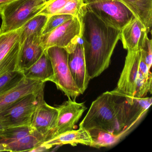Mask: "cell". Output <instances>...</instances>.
<instances>
[{
    "mask_svg": "<svg viewBox=\"0 0 152 152\" xmlns=\"http://www.w3.org/2000/svg\"><path fill=\"white\" fill-rule=\"evenodd\" d=\"M53 66V82L69 98L75 99L81 92L75 83L68 64V51L64 48L52 47L46 50Z\"/></svg>",
    "mask_w": 152,
    "mask_h": 152,
    "instance_id": "6",
    "label": "cell"
},
{
    "mask_svg": "<svg viewBox=\"0 0 152 152\" xmlns=\"http://www.w3.org/2000/svg\"><path fill=\"white\" fill-rule=\"evenodd\" d=\"M23 72L14 70L7 72L0 76V95L16 86L24 78Z\"/></svg>",
    "mask_w": 152,
    "mask_h": 152,
    "instance_id": "23",
    "label": "cell"
},
{
    "mask_svg": "<svg viewBox=\"0 0 152 152\" xmlns=\"http://www.w3.org/2000/svg\"><path fill=\"white\" fill-rule=\"evenodd\" d=\"M82 29V19L73 17L50 32L42 35V46L44 50L55 46L67 48L81 37Z\"/></svg>",
    "mask_w": 152,
    "mask_h": 152,
    "instance_id": "9",
    "label": "cell"
},
{
    "mask_svg": "<svg viewBox=\"0 0 152 152\" xmlns=\"http://www.w3.org/2000/svg\"><path fill=\"white\" fill-rule=\"evenodd\" d=\"M57 107L58 115L56 125L50 137L73 130L75 124L87 109L84 103H77L75 99L70 98Z\"/></svg>",
    "mask_w": 152,
    "mask_h": 152,
    "instance_id": "12",
    "label": "cell"
},
{
    "mask_svg": "<svg viewBox=\"0 0 152 152\" xmlns=\"http://www.w3.org/2000/svg\"><path fill=\"white\" fill-rule=\"evenodd\" d=\"M21 28L0 33V76L9 71L17 70L21 49Z\"/></svg>",
    "mask_w": 152,
    "mask_h": 152,
    "instance_id": "10",
    "label": "cell"
},
{
    "mask_svg": "<svg viewBox=\"0 0 152 152\" xmlns=\"http://www.w3.org/2000/svg\"><path fill=\"white\" fill-rule=\"evenodd\" d=\"M66 49L68 51V64L70 72L75 85L83 94L88 88L90 79L86 69L82 36Z\"/></svg>",
    "mask_w": 152,
    "mask_h": 152,
    "instance_id": "11",
    "label": "cell"
},
{
    "mask_svg": "<svg viewBox=\"0 0 152 152\" xmlns=\"http://www.w3.org/2000/svg\"><path fill=\"white\" fill-rule=\"evenodd\" d=\"M152 40L147 36L145 38L143 46L140 49L141 57L145 62L148 69L151 71L152 64Z\"/></svg>",
    "mask_w": 152,
    "mask_h": 152,
    "instance_id": "27",
    "label": "cell"
},
{
    "mask_svg": "<svg viewBox=\"0 0 152 152\" xmlns=\"http://www.w3.org/2000/svg\"><path fill=\"white\" fill-rule=\"evenodd\" d=\"M121 39L124 48L128 51H136L143 46L149 32L146 27L135 17L121 29Z\"/></svg>",
    "mask_w": 152,
    "mask_h": 152,
    "instance_id": "16",
    "label": "cell"
},
{
    "mask_svg": "<svg viewBox=\"0 0 152 152\" xmlns=\"http://www.w3.org/2000/svg\"><path fill=\"white\" fill-rule=\"evenodd\" d=\"M83 51L90 80L99 76L110 64L121 30L108 24L87 10L82 19Z\"/></svg>",
    "mask_w": 152,
    "mask_h": 152,
    "instance_id": "1",
    "label": "cell"
},
{
    "mask_svg": "<svg viewBox=\"0 0 152 152\" xmlns=\"http://www.w3.org/2000/svg\"><path fill=\"white\" fill-rule=\"evenodd\" d=\"M87 10L115 28L121 29L133 14L119 0H84Z\"/></svg>",
    "mask_w": 152,
    "mask_h": 152,
    "instance_id": "8",
    "label": "cell"
},
{
    "mask_svg": "<svg viewBox=\"0 0 152 152\" xmlns=\"http://www.w3.org/2000/svg\"><path fill=\"white\" fill-rule=\"evenodd\" d=\"M87 11L84 0H70L58 14H66L82 19Z\"/></svg>",
    "mask_w": 152,
    "mask_h": 152,
    "instance_id": "24",
    "label": "cell"
},
{
    "mask_svg": "<svg viewBox=\"0 0 152 152\" xmlns=\"http://www.w3.org/2000/svg\"><path fill=\"white\" fill-rule=\"evenodd\" d=\"M73 17L66 14H55L48 18L47 23L42 33L44 35L52 31L54 29L73 18Z\"/></svg>",
    "mask_w": 152,
    "mask_h": 152,
    "instance_id": "25",
    "label": "cell"
},
{
    "mask_svg": "<svg viewBox=\"0 0 152 152\" xmlns=\"http://www.w3.org/2000/svg\"><path fill=\"white\" fill-rule=\"evenodd\" d=\"M134 17L140 20L148 32L152 26V0H119Z\"/></svg>",
    "mask_w": 152,
    "mask_h": 152,
    "instance_id": "19",
    "label": "cell"
},
{
    "mask_svg": "<svg viewBox=\"0 0 152 152\" xmlns=\"http://www.w3.org/2000/svg\"><path fill=\"white\" fill-rule=\"evenodd\" d=\"M45 83L25 77L16 86L0 95V113L7 109L26 95L44 88Z\"/></svg>",
    "mask_w": 152,
    "mask_h": 152,
    "instance_id": "14",
    "label": "cell"
},
{
    "mask_svg": "<svg viewBox=\"0 0 152 152\" xmlns=\"http://www.w3.org/2000/svg\"><path fill=\"white\" fill-rule=\"evenodd\" d=\"M69 1L70 0H52L47 3L45 7L39 14H43L48 17L58 14L64 7Z\"/></svg>",
    "mask_w": 152,
    "mask_h": 152,
    "instance_id": "26",
    "label": "cell"
},
{
    "mask_svg": "<svg viewBox=\"0 0 152 152\" xmlns=\"http://www.w3.org/2000/svg\"><path fill=\"white\" fill-rule=\"evenodd\" d=\"M43 99L44 89L26 95L0 113V124L4 129L29 126L37 107Z\"/></svg>",
    "mask_w": 152,
    "mask_h": 152,
    "instance_id": "5",
    "label": "cell"
},
{
    "mask_svg": "<svg viewBox=\"0 0 152 152\" xmlns=\"http://www.w3.org/2000/svg\"><path fill=\"white\" fill-rule=\"evenodd\" d=\"M129 103L128 128L132 130L141 121L152 104V97L126 98Z\"/></svg>",
    "mask_w": 152,
    "mask_h": 152,
    "instance_id": "20",
    "label": "cell"
},
{
    "mask_svg": "<svg viewBox=\"0 0 152 152\" xmlns=\"http://www.w3.org/2000/svg\"><path fill=\"white\" fill-rule=\"evenodd\" d=\"M24 77L45 83L53 82L54 73L50 58L45 50L41 57L29 68L23 71Z\"/></svg>",
    "mask_w": 152,
    "mask_h": 152,
    "instance_id": "18",
    "label": "cell"
},
{
    "mask_svg": "<svg viewBox=\"0 0 152 152\" xmlns=\"http://www.w3.org/2000/svg\"><path fill=\"white\" fill-rule=\"evenodd\" d=\"M13 0H0V10Z\"/></svg>",
    "mask_w": 152,
    "mask_h": 152,
    "instance_id": "28",
    "label": "cell"
},
{
    "mask_svg": "<svg viewBox=\"0 0 152 152\" xmlns=\"http://www.w3.org/2000/svg\"><path fill=\"white\" fill-rule=\"evenodd\" d=\"M129 103L125 97L112 91H106L93 101L79 127L87 131L99 130L125 137L128 128Z\"/></svg>",
    "mask_w": 152,
    "mask_h": 152,
    "instance_id": "2",
    "label": "cell"
},
{
    "mask_svg": "<svg viewBox=\"0 0 152 152\" xmlns=\"http://www.w3.org/2000/svg\"><path fill=\"white\" fill-rule=\"evenodd\" d=\"M92 140L91 147L99 148L111 147L116 145L123 138L120 135L99 130L92 129L88 131Z\"/></svg>",
    "mask_w": 152,
    "mask_h": 152,
    "instance_id": "21",
    "label": "cell"
},
{
    "mask_svg": "<svg viewBox=\"0 0 152 152\" xmlns=\"http://www.w3.org/2000/svg\"><path fill=\"white\" fill-rule=\"evenodd\" d=\"M44 1L46 3H48L49 2H50V1H52V0H44Z\"/></svg>",
    "mask_w": 152,
    "mask_h": 152,
    "instance_id": "31",
    "label": "cell"
},
{
    "mask_svg": "<svg viewBox=\"0 0 152 152\" xmlns=\"http://www.w3.org/2000/svg\"><path fill=\"white\" fill-rule=\"evenodd\" d=\"M41 36L39 34L31 35L21 43L17 70L23 72L41 57L45 50L41 45Z\"/></svg>",
    "mask_w": 152,
    "mask_h": 152,
    "instance_id": "17",
    "label": "cell"
},
{
    "mask_svg": "<svg viewBox=\"0 0 152 152\" xmlns=\"http://www.w3.org/2000/svg\"><path fill=\"white\" fill-rule=\"evenodd\" d=\"M46 5L44 0H13L0 10L2 18L0 33L22 28L29 20L39 14Z\"/></svg>",
    "mask_w": 152,
    "mask_h": 152,
    "instance_id": "4",
    "label": "cell"
},
{
    "mask_svg": "<svg viewBox=\"0 0 152 152\" xmlns=\"http://www.w3.org/2000/svg\"><path fill=\"white\" fill-rule=\"evenodd\" d=\"M58 115L57 107L49 105L43 99L34 114L30 126L45 137L46 140L50 137L55 132Z\"/></svg>",
    "mask_w": 152,
    "mask_h": 152,
    "instance_id": "13",
    "label": "cell"
},
{
    "mask_svg": "<svg viewBox=\"0 0 152 152\" xmlns=\"http://www.w3.org/2000/svg\"><path fill=\"white\" fill-rule=\"evenodd\" d=\"M91 144L92 140L89 132L79 127L78 129L66 132L46 140L39 145V150L40 152H43L56 146L65 145L75 146L81 144L91 147Z\"/></svg>",
    "mask_w": 152,
    "mask_h": 152,
    "instance_id": "15",
    "label": "cell"
},
{
    "mask_svg": "<svg viewBox=\"0 0 152 152\" xmlns=\"http://www.w3.org/2000/svg\"><path fill=\"white\" fill-rule=\"evenodd\" d=\"M45 140L30 125L7 128L0 132V144L9 152H31Z\"/></svg>",
    "mask_w": 152,
    "mask_h": 152,
    "instance_id": "7",
    "label": "cell"
},
{
    "mask_svg": "<svg viewBox=\"0 0 152 152\" xmlns=\"http://www.w3.org/2000/svg\"><path fill=\"white\" fill-rule=\"evenodd\" d=\"M3 129H4V128L2 127V125L0 124V131L3 130Z\"/></svg>",
    "mask_w": 152,
    "mask_h": 152,
    "instance_id": "30",
    "label": "cell"
},
{
    "mask_svg": "<svg viewBox=\"0 0 152 152\" xmlns=\"http://www.w3.org/2000/svg\"><path fill=\"white\" fill-rule=\"evenodd\" d=\"M48 16L43 14H38L28 21L21 28L20 41L23 42L26 39L34 34L41 35Z\"/></svg>",
    "mask_w": 152,
    "mask_h": 152,
    "instance_id": "22",
    "label": "cell"
},
{
    "mask_svg": "<svg viewBox=\"0 0 152 152\" xmlns=\"http://www.w3.org/2000/svg\"><path fill=\"white\" fill-rule=\"evenodd\" d=\"M1 151H7L5 147L1 144H0V152Z\"/></svg>",
    "mask_w": 152,
    "mask_h": 152,
    "instance_id": "29",
    "label": "cell"
},
{
    "mask_svg": "<svg viewBox=\"0 0 152 152\" xmlns=\"http://www.w3.org/2000/svg\"><path fill=\"white\" fill-rule=\"evenodd\" d=\"M1 131H0V132H1Z\"/></svg>",
    "mask_w": 152,
    "mask_h": 152,
    "instance_id": "32",
    "label": "cell"
},
{
    "mask_svg": "<svg viewBox=\"0 0 152 152\" xmlns=\"http://www.w3.org/2000/svg\"><path fill=\"white\" fill-rule=\"evenodd\" d=\"M140 58V50L128 51L117 87L113 90L115 93L126 98H138L152 93V85L145 80L139 71Z\"/></svg>",
    "mask_w": 152,
    "mask_h": 152,
    "instance_id": "3",
    "label": "cell"
}]
</instances>
